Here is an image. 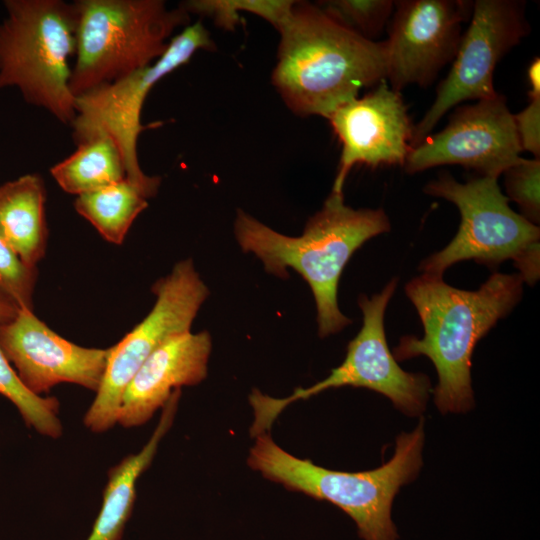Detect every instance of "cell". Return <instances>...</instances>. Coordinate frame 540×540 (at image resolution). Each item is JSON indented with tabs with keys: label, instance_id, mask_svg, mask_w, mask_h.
<instances>
[{
	"label": "cell",
	"instance_id": "1",
	"mask_svg": "<svg viewBox=\"0 0 540 540\" xmlns=\"http://www.w3.org/2000/svg\"><path fill=\"white\" fill-rule=\"evenodd\" d=\"M424 335L403 336L393 350L397 361L424 355L434 364L438 383L434 402L442 413H463L474 406L471 365L474 348L523 293L519 274L493 273L477 290H462L440 276L422 274L405 286Z\"/></svg>",
	"mask_w": 540,
	"mask_h": 540
},
{
	"label": "cell",
	"instance_id": "2",
	"mask_svg": "<svg viewBox=\"0 0 540 540\" xmlns=\"http://www.w3.org/2000/svg\"><path fill=\"white\" fill-rule=\"evenodd\" d=\"M271 82L297 116L327 118L386 80L384 41H369L340 25L317 4L296 1L285 24Z\"/></svg>",
	"mask_w": 540,
	"mask_h": 540
},
{
	"label": "cell",
	"instance_id": "3",
	"mask_svg": "<svg viewBox=\"0 0 540 540\" xmlns=\"http://www.w3.org/2000/svg\"><path fill=\"white\" fill-rule=\"evenodd\" d=\"M390 229L384 210L353 209L344 203L343 193L334 192L298 237L276 232L242 210L237 211L234 222L241 249L256 255L267 272L287 278L291 268L308 283L316 303L320 337L338 333L352 323L338 306L342 271L367 240Z\"/></svg>",
	"mask_w": 540,
	"mask_h": 540
},
{
	"label": "cell",
	"instance_id": "4",
	"mask_svg": "<svg viewBox=\"0 0 540 540\" xmlns=\"http://www.w3.org/2000/svg\"><path fill=\"white\" fill-rule=\"evenodd\" d=\"M424 437L421 418L412 432L397 437L389 461L373 470L346 472L297 458L264 433L255 437L247 463L266 479L339 507L354 520L363 540H397L391 518L393 500L420 471Z\"/></svg>",
	"mask_w": 540,
	"mask_h": 540
},
{
	"label": "cell",
	"instance_id": "5",
	"mask_svg": "<svg viewBox=\"0 0 540 540\" xmlns=\"http://www.w3.org/2000/svg\"><path fill=\"white\" fill-rule=\"evenodd\" d=\"M0 22V89L17 88L24 100L64 124L75 117L70 59L76 51L77 13L62 0H5Z\"/></svg>",
	"mask_w": 540,
	"mask_h": 540
},
{
	"label": "cell",
	"instance_id": "6",
	"mask_svg": "<svg viewBox=\"0 0 540 540\" xmlns=\"http://www.w3.org/2000/svg\"><path fill=\"white\" fill-rule=\"evenodd\" d=\"M75 64L70 90L76 98L157 61L176 28L190 16L162 0H77Z\"/></svg>",
	"mask_w": 540,
	"mask_h": 540
},
{
	"label": "cell",
	"instance_id": "7",
	"mask_svg": "<svg viewBox=\"0 0 540 540\" xmlns=\"http://www.w3.org/2000/svg\"><path fill=\"white\" fill-rule=\"evenodd\" d=\"M423 191L455 204L461 223L445 248L422 261V273L442 277L460 261L474 260L493 268L511 259L523 282L535 284L539 278V227L510 208L497 177L477 175L460 183L443 172Z\"/></svg>",
	"mask_w": 540,
	"mask_h": 540
},
{
	"label": "cell",
	"instance_id": "8",
	"mask_svg": "<svg viewBox=\"0 0 540 540\" xmlns=\"http://www.w3.org/2000/svg\"><path fill=\"white\" fill-rule=\"evenodd\" d=\"M393 278L384 289L371 298L361 294L358 305L363 314V324L347 347L342 364L332 369L324 380L308 388H298L286 398L276 399L254 389L249 402L254 411L250 428L257 437L271 427L286 406L305 400L327 389L343 386L367 388L391 400L393 405L408 416L423 413L431 390L429 378L423 373L404 371L390 351L384 329V314L397 287Z\"/></svg>",
	"mask_w": 540,
	"mask_h": 540
},
{
	"label": "cell",
	"instance_id": "9",
	"mask_svg": "<svg viewBox=\"0 0 540 540\" xmlns=\"http://www.w3.org/2000/svg\"><path fill=\"white\" fill-rule=\"evenodd\" d=\"M214 46L209 31L197 21L171 38L153 64L77 96L71 123L75 144L97 134L111 137L121 152L126 179L154 197L161 179L143 172L137 154L138 137L147 128L141 123L144 101L162 78L188 63L198 50H213Z\"/></svg>",
	"mask_w": 540,
	"mask_h": 540
},
{
	"label": "cell",
	"instance_id": "10",
	"mask_svg": "<svg viewBox=\"0 0 540 540\" xmlns=\"http://www.w3.org/2000/svg\"><path fill=\"white\" fill-rule=\"evenodd\" d=\"M152 290L156 302L149 314L109 348L101 385L84 415V425L92 432L102 433L117 424L122 395L135 373L162 344L190 331L209 295L191 259L178 262Z\"/></svg>",
	"mask_w": 540,
	"mask_h": 540
},
{
	"label": "cell",
	"instance_id": "11",
	"mask_svg": "<svg viewBox=\"0 0 540 540\" xmlns=\"http://www.w3.org/2000/svg\"><path fill=\"white\" fill-rule=\"evenodd\" d=\"M525 2L477 0L452 67L436 90L430 108L413 127L411 148L419 144L453 107L467 100L496 96L493 76L498 62L528 35Z\"/></svg>",
	"mask_w": 540,
	"mask_h": 540
},
{
	"label": "cell",
	"instance_id": "12",
	"mask_svg": "<svg viewBox=\"0 0 540 540\" xmlns=\"http://www.w3.org/2000/svg\"><path fill=\"white\" fill-rule=\"evenodd\" d=\"M514 114L497 94L460 106L448 124L412 147L404 163L409 174L441 165H460L480 176L497 177L522 157Z\"/></svg>",
	"mask_w": 540,
	"mask_h": 540
},
{
	"label": "cell",
	"instance_id": "13",
	"mask_svg": "<svg viewBox=\"0 0 540 540\" xmlns=\"http://www.w3.org/2000/svg\"><path fill=\"white\" fill-rule=\"evenodd\" d=\"M473 2L466 0L395 1L386 51V81L400 92L425 87L451 62L470 20Z\"/></svg>",
	"mask_w": 540,
	"mask_h": 540
},
{
	"label": "cell",
	"instance_id": "14",
	"mask_svg": "<svg viewBox=\"0 0 540 540\" xmlns=\"http://www.w3.org/2000/svg\"><path fill=\"white\" fill-rule=\"evenodd\" d=\"M328 120L342 146L331 192L343 193L345 180L357 164L373 168L404 166L414 125L400 92L393 90L386 80L364 96L338 107Z\"/></svg>",
	"mask_w": 540,
	"mask_h": 540
},
{
	"label": "cell",
	"instance_id": "15",
	"mask_svg": "<svg viewBox=\"0 0 540 540\" xmlns=\"http://www.w3.org/2000/svg\"><path fill=\"white\" fill-rule=\"evenodd\" d=\"M0 347L24 385L37 395L60 383L97 392L109 355V348H86L64 339L27 309L0 324Z\"/></svg>",
	"mask_w": 540,
	"mask_h": 540
},
{
	"label": "cell",
	"instance_id": "16",
	"mask_svg": "<svg viewBox=\"0 0 540 540\" xmlns=\"http://www.w3.org/2000/svg\"><path fill=\"white\" fill-rule=\"evenodd\" d=\"M211 347L207 331H189L162 344L125 388L117 423L126 428L143 425L165 405L175 390L204 380Z\"/></svg>",
	"mask_w": 540,
	"mask_h": 540
},
{
	"label": "cell",
	"instance_id": "17",
	"mask_svg": "<svg viewBox=\"0 0 540 540\" xmlns=\"http://www.w3.org/2000/svg\"><path fill=\"white\" fill-rule=\"evenodd\" d=\"M180 394V389L174 391L162 407L159 423L144 447L109 470L101 509L87 540H121L133 510L137 480L151 464L161 439L172 426Z\"/></svg>",
	"mask_w": 540,
	"mask_h": 540
},
{
	"label": "cell",
	"instance_id": "18",
	"mask_svg": "<svg viewBox=\"0 0 540 540\" xmlns=\"http://www.w3.org/2000/svg\"><path fill=\"white\" fill-rule=\"evenodd\" d=\"M45 200L44 181L35 173L0 186V237L32 267L46 250Z\"/></svg>",
	"mask_w": 540,
	"mask_h": 540
},
{
	"label": "cell",
	"instance_id": "19",
	"mask_svg": "<svg viewBox=\"0 0 540 540\" xmlns=\"http://www.w3.org/2000/svg\"><path fill=\"white\" fill-rule=\"evenodd\" d=\"M67 193L81 195L126 178L121 152L111 137L97 134L77 144V149L50 169Z\"/></svg>",
	"mask_w": 540,
	"mask_h": 540
},
{
	"label": "cell",
	"instance_id": "20",
	"mask_svg": "<svg viewBox=\"0 0 540 540\" xmlns=\"http://www.w3.org/2000/svg\"><path fill=\"white\" fill-rule=\"evenodd\" d=\"M149 193L126 178L77 196L74 207L107 241L121 244L136 217L148 206Z\"/></svg>",
	"mask_w": 540,
	"mask_h": 540
},
{
	"label": "cell",
	"instance_id": "21",
	"mask_svg": "<svg viewBox=\"0 0 540 540\" xmlns=\"http://www.w3.org/2000/svg\"><path fill=\"white\" fill-rule=\"evenodd\" d=\"M0 394L18 409L27 426L50 437L61 436L59 402L55 397H42L30 391L19 378L0 347Z\"/></svg>",
	"mask_w": 540,
	"mask_h": 540
},
{
	"label": "cell",
	"instance_id": "22",
	"mask_svg": "<svg viewBox=\"0 0 540 540\" xmlns=\"http://www.w3.org/2000/svg\"><path fill=\"white\" fill-rule=\"evenodd\" d=\"M296 1L292 0H191L180 4L188 13L210 17L213 22L232 31L240 20V11L255 14L268 21L277 31L289 18Z\"/></svg>",
	"mask_w": 540,
	"mask_h": 540
},
{
	"label": "cell",
	"instance_id": "23",
	"mask_svg": "<svg viewBox=\"0 0 540 540\" xmlns=\"http://www.w3.org/2000/svg\"><path fill=\"white\" fill-rule=\"evenodd\" d=\"M316 4L340 25L369 41H376L395 8L393 0H328Z\"/></svg>",
	"mask_w": 540,
	"mask_h": 540
},
{
	"label": "cell",
	"instance_id": "24",
	"mask_svg": "<svg viewBox=\"0 0 540 540\" xmlns=\"http://www.w3.org/2000/svg\"><path fill=\"white\" fill-rule=\"evenodd\" d=\"M507 198L518 204L521 215L536 225L540 220V160L521 158L504 172Z\"/></svg>",
	"mask_w": 540,
	"mask_h": 540
},
{
	"label": "cell",
	"instance_id": "25",
	"mask_svg": "<svg viewBox=\"0 0 540 540\" xmlns=\"http://www.w3.org/2000/svg\"><path fill=\"white\" fill-rule=\"evenodd\" d=\"M37 268L26 264L0 237V291L19 309L32 310Z\"/></svg>",
	"mask_w": 540,
	"mask_h": 540
},
{
	"label": "cell",
	"instance_id": "26",
	"mask_svg": "<svg viewBox=\"0 0 540 540\" xmlns=\"http://www.w3.org/2000/svg\"><path fill=\"white\" fill-rule=\"evenodd\" d=\"M515 127L522 151L534 158L540 156V98H531L529 104L514 115Z\"/></svg>",
	"mask_w": 540,
	"mask_h": 540
},
{
	"label": "cell",
	"instance_id": "27",
	"mask_svg": "<svg viewBox=\"0 0 540 540\" xmlns=\"http://www.w3.org/2000/svg\"><path fill=\"white\" fill-rule=\"evenodd\" d=\"M527 79L530 86L529 97L540 98V60L533 59L527 69Z\"/></svg>",
	"mask_w": 540,
	"mask_h": 540
},
{
	"label": "cell",
	"instance_id": "28",
	"mask_svg": "<svg viewBox=\"0 0 540 540\" xmlns=\"http://www.w3.org/2000/svg\"><path fill=\"white\" fill-rule=\"evenodd\" d=\"M18 312V306L0 291V324L13 320Z\"/></svg>",
	"mask_w": 540,
	"mask_h": 540
}]
</instances>
